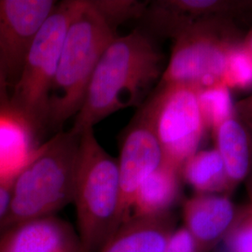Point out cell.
<instances>
[{
  "instance_id": "obj_1",
  "label": "cell",
  "mask_w": 252,
  "mask_h": 252,
  "mask_svg": "<svg viewBox=\"0 0 252 252\" xmlns=\"http://www.w3.org/2000/svg\"><path fill=\"white\" fill-rule=\"evenodd\" d=\"M164 68L162 51L143 28L116 36L100 57L70 131L81 135L114 112L140 108Z\"/></svg>"
},
{
  "instance_id": "obj_2",
  "label": "cell",
  "mask_w": 252,
  "mask_h": 252,
  "mask_svg": "<svg viewBox=\"0 0 252 252\" xmlns=\"http://www.w3.org/2000/svg\"><path fill=\"white\" fill-rule=\"evenodd\" d=\"M81 135L58 132L16 176L6 227L54 214L74 200Z\"/></svg>"
},
{
  "instance_id": "obj_3",
  "label": "cell",
  "mask_w": 252,
  "mask_h": 252,
  "mask_svg": "<svg viewBox=\"0 0 252 252\" xmlns=\"http://www.w3.org/2000/svg\"><path fill=\"white\" fill-rule=\"evenodd\" d=\"M116 29L92 0H84L64 36L50 92L48 128L57 130L78 114L101 55L118 36Z\"/></svg>"
},
{
  "instance_id": "obj_4",
  "label": "cell",
  "mask_w": 252,
  "mask_h": 252,
  "mask_svg": "<svg viewBox=\"0 0 252 252\" xmlns=\"http://www.w3.org/2000/svg\"><path fill=\"white\" fill-rule=\"evenodd\" d=\"M73 203L83 252H100L123 224L118 161L99 144L94 128L81 134Z\"/></svg>"
},
{
  "instance_id": "obj_5",
  "label": "cell",
  "mask_w": 252,
  "mask_h": 252,
  "mask_svg": "<svg viewBox=\"0 0 252 252\" xmlns=\"http://www.w3.org/2000/svg\"><path fill=\"white\" fill-rule=\"evenodd\" d=\"M84 0L59 2L29 49L9 107L25 118L37 135L48 129V104L66 30Z\"/></svg>"
},
{
  "instance_id": "obj_6",
  "label": "cell",
  "mask_w": 252,
  "mask_h": 252,
  "mask_svg": "<svg viewBox=\"0 0 252 252\" xmlns=\"http://www.w3.org/2000/svg\"><path fill=\"white\" fill-rule=\"evenodd\" d=\"M234 20L206 19L177 36L159 83L186 84L196 89L223 83L228 55L244 38Z\"/></svg>"
},
{
  "instance_id": "obj_7",
  "label": "cell",
  "mask_w": 252,
  "mask_h": 252,
  "mask_svg": "<svg viewBox=\"0 0 252 252\" xmlns=\"http://www.w3.org/2000/svg\"><path fill=\"white\" fill-rule=\"evenodd\" d=\"M161 146L163 162L180 169L198 152L207 127L197 89L186 84H162L140 107Z\"/></svg>"
},
{
  "instance_id": "obj_8",
  "label": "cell",
  "mask_w": 252,
  "mask_h": 252,
  "mask_svg": "<svg viewBox=\"0 0 252 252\" xmlns=\"http://www.w3.org/2000/svg\"><path fill=\"white\" fill-rule=\"evenodd\" d=\"M58 2L0 0V56L9 85L15 84L29 49Z\"/></svg>"
},
{
  "instance_id": "obj_9",
  "label": "cell",
  "mask_w": 252,
  "mask_h": 252,
  "mask_svg": "<svg viewBox=\"0 0 252 252\" xmlns=\"http://www.w3.org/2000/svg\"><path fill=\"white\" fill-rule=\"evenodd\" d=\"M117 161L124 223L131 217L140 185L163 162L161 146L152 126L140 111L126 130Z\"/></svg>"
},
{
  "instance_id": "obj_10",
  "label": "cell",
  "mask_w": 252,
  "mask_h": 252,
  "mask_svg": "<svg viewBox=\"0 0 252 252\" xmlns=\"http://www.w3.org/2000/svg\"><path fill=\"white\" fill-rule=\"evenodd\" d=\"M250 11L249 0H158L148 2L141 18L150 35L176 38L203 20L237 18Z\"/></svg>"
},
{
  "instance_id": "obj_11",
  "label": "cell",
  "mask_w": 252,
  "mask_h": 252,
  "mask_svg": "<svg viewBox=\"0 0 252 252\" xmlns=\"http://www.w3.org/2000/svg\"><path fill=\"white\" fill-rule=\"evenodd\" d=\"M241 210L227 195L197 194L183 206L184 227L199 252H211L233 229Z\"/></svg>"
},
{
  "instance_id": "obj_12",
  "label": "cell",
  "mask_w": 252,
  "mask_h": 252,
  "mask_svg": "<svg viewBox=\"0 0 252 252\" xmlns=\"http://www.w3.org/2000/svg\"><path fill=\"white\" fill-rule=\"evenodd\" d=\"M0 252H83L78 233L55 216L10 227L0 238Z\"/></svg>"
},
{
  "instance_id": "obj_13",
  "label": "cell",
  "mask_w": 252,
  "mask_h": 252,
  "mask_svg": "<svg viewBox=\"0 0 252 252\" xmlns=\"http://www.w3.org/2000/svg\"><path fill=\"white\" fill-rule=\"evenodd\" d=\"M176 230L171 211L153 216H131L100 252H163Z\"/></svg>"
},
{
  "instance_id": "obj_14",
  "label": "cell",
  "mask_w": 252,
  "mask_h": 252,
  "mask_svg": "<svg viewBox=\"0 0 252 252\" xmlns=\"http://www.w3.org/2000/svg\"><path fill=\"white\" fill-rule=\"evenodd\" d=\"M37 134L12 108H0V178L14 180L40 145Z\"/></svg>"
},
{
  "instance_id": "obj_15",
  "label": "cell",
  "mask_w": 252,
  "mask_h": 252,
  "mask_svg": "<svg viewBox=\"0 0 252 252\" xmlns=\"http://www.w3.org/2000/svg\"><path fill=\"white\" fill-rule=\"evenodd\" d=\"M216 150L225 167L230 191L252 170V131L236 117L227 120L213 131Z\"/></svg>"
},
{
  "instance_id": "obj_16",
  "label": "cell",
  "mask_w": 252,
  "mask_h": 252,
  "mask_svg": "<svg viewBox=\"0 0 252 252\" xmlns=\"http://www.w3.org/2000/svg\"><path fill=\"white\" fill-rule=\"evenodd\" d=\"M181 171L167 162L152 173L135 194L132 216H153L170 211L180 193Z\"/></svg>"
},
{
  "instance_id": "obj_17",
  "label": "cell",
  "mask_w": 252,
  "mask_h": 252,
  "mask_svg": "<svg viewBox=\"0 0 252 252\" xmlns=\"http://www.w3.org/2000/svg\"><path fill=\"white\" fill-rule=\"evenodd\" d=\"M181 178L198 194L230 192L225 167L216 149L193 154L183 164Z\"/></svg>"
},
{
  "instance_id": "obj_18",
  "label": "cell",
  "mask_w": 252,
  "mask_h": 252,
  "mask_svg": "<svg viewBox=\"0 0 252 252\" xmlns=\"http://www.w3.org/2000/svg\"><path fill=\"white\" fill-rule=\"evenodd\" d=\"M197 99L207 130L213 132L227 120L235 117L231 90L223 83L197 89Z\"/></svg>"
},
{
  "instance_id": "obj_19",
  "label": "cell",
  "mask_w": 252,
  "mask_h": 252,
  "mask_svg": "<svg viewBox=\"0 0 252 252\" xmlns=\"http://www.w3.org/2000/svg\"><path fill=\"white\" fill-rule=\"evenodd\" d=\"M223 83L230 90H252V59L244 47L243 40L228 55Z\"/></svg>"
},
{
  "instance_id": "obj_20",
  "label": "cell",
  "mask_w": 252,
  "mask_h": 252,
  "mask_svg": "<svg viewBox=\"0 0 252 252\" xmlns=\"http://www.w3.org/2000/svg\"><path fill=\"white\" fill-rule=\"evenodd\" d=\"M92 2L115 27L128 20L141 18L148 5V2L134 0H92Z\"/></svg>"
},
{
  "instance_id": "obj_21",
  "label": "cell",
  "mask_w": 252,
  "mask_h": 252,
  "mask_svg": "<svg viewBox=\"0 0 252 252\" xmlns=\"http://www.w3.org/2000/svg\"><path fill=\"white\" fill-rule=\"evenodd\" d=\"M223 252H252V213L251 208L241 210L233 229L224 238Z\"/></svg>"
},
{
  "instance_id": "obj_22",
  "label": "cell",
  "mask_w": 252,
  "mask_h": 252,
  "mask_svg": "<svg viewBox=\"0 0 252 252\" xmlns=\"http://www.w3.org/2000/svg\"><path fill=\"white\" fill-rule=\"evenodd\" d=\"M163 252H199L191 234L183 226L172 234Z\"/></svg>"
},
{
  "instance_id": "obj_23",
  "label": "cell",
  "mask_w": 252,
  "mask_h": 252,
  "mask_svg": "<svg viewBox=\"0 0 252 252\" xmlns=\"http://www.w3.org/2000/svg\"><path fill=\"white\" fill-rule=\"evenodd\" d=\"M14 180L0 178V226L4 225L9 214Z\"/></svg>"
},
{
  "instance_id": "obj_24",
  "label": "cell",
  "mask_w": 252,
  "mask_h": 252,
  "mask_svg": "<svg viewBox=\"0 0 252 252\" xmlns=\"http://www.w3.org/2000/svg\"><path fill=\"white\" fill-rule=\"evenodd\" d=\"M234 114L235 117L252 131V95L234 104Z\"/></svg>"
},
{
  "instance_id": "obj_25",
  "label": "cell",
  "mask_w": 252,
  "mask_h": 252,
  "mask_svg": "<svg viewBox=\"0 0 252 252\" xmlns=\"http://www.w3.org/2000/svg\"><path fill=\"white\" fill-rule=\"evenodd\" d=\"M9 86L8 75L0 56V108L9 107L10 95L9 94Z\"/></svg>"
},
{
  "instance_id": "obj_26",
  "label": "cell",
  "mask_w": 252,
  "mask_h": 252,
  "mask_svg": "<svg viewBox=\"0 0 252 252\" xmlns=\"http://www.w3.org/2000/svg\"><path fill=\"white\" fill-rule=\"evenodd\" d=\"M243 45L252 59V28L244 36Z\"/></svg>"
},
{
  "instance_id": "obj_27",
  "label": "cell",
  "mask_w": 252,
  "mask_h": 252,
  "mask_svg": "<svg viewBox=\"0 0 252 252\" xmlns=\"http://www.w3.org/2000/svg\"><path fill=\"white\" fill-rule=\"evenodd\" d=\"M247 186H248V190H249V194H250V198H251V202H252V207L251 211L252 213V170L250 173V175L248 176V182H247Z\"/></svg>"
},
{
  "instance_id": "obj_28",
  "label": "cell",
  "mask_w": 252,
  "mask_h": 252,
  "mask_svg": "<svg viewBox=\"0 0 252 252\" xmlns=\"http://www.w3.org/2000/svg\"><path fill=\"white\" fill-rule=\"evenodd\" d=\"M249 9H250V11H252V0H249Z\"/></svg>"
}]
</instances>
